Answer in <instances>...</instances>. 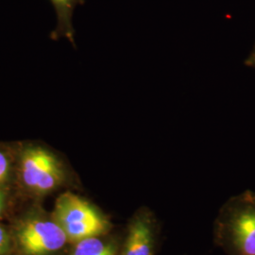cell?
<instances>
[{
	"label": "cell",
	"instance_id": "cell-7",
	"mask_svg": "<svg viewBox=\"0 0 255 255\" xmlns=\"http://www.w3.org/2000/svg\"><path fill=\"white\" fill-rule=\"evenodd\" d=\"M106 236L90 237L74 243L71 255H119V244Z\"/></svg>",
	"mask_w": 255,
	"mask_h": 255
},
{
	"label": "cell",
	"instance_id": "cell-6",
	"mask_svg": "<svg viewBox=\"0 0 255 255\" xmlns=\"http://www.w3.org/2000/svg\"><path fill=\"white\" fill-rule=\"evenodd\" d=\"M54 7L57 15V26L51 33V38L55 40L59 38H67L74 45V28L72 16L77 5L82 0H50Z\"/></svg>",
	"mask_w": 255,
	"mask_h": 255
},
{
	"label": "cell",
	"instance_id": "cell-4",
	"mask_svg": "<svg viewBox=\"0 0 255 255\" xmlns=\"http://www.w3.org/2000/svg\"><path fill=\"white\" fill-rule=\"evenodd\" d=\"M19 246L27 255H46L62 250L68 242L64 230L53 220L32 219L17 233Z\"/></svg>",
	"mask_w": 255,
	"mask_h": 255
},
{
	"label": "cell",
	"instance_id": "cell-1",
	"mask_svg": "<svg viewBox=\"0 0 255 255\" xmlns=\"http://www.w3.org/2000/svg\"><path fill=\"white\" fill-rule=\"evenodd\" d=\"M214 239L227 255H255V193L232 197L219 209Z\"/></svg>",
	"mask_w": 255,
	"mask_h": 255
},
{
	"label": "cell",
	"instance_id": "cell-5",
	"mask_svg": "<svg viewBox=\"0 0 255 255\" xmlns=\"http://www.w3.org/2000/svg\"><path fill=\"white\" fill-rule=\"evenodd\" d=\"M160 236L158 220L152 210L140 207L128 223L120 255H155Z\"/></svg>",
	"mask_w": 255,
	"mask_h": 255
},
{
	"label": "cell",
	"instance_id": "cell-11",
	"mask_svg": "<svg viewBox=\"0 0 255 255\" xmlns=\"http://www.w3.org/2000/svg\"><path fill=\"white\" fill-rule=\"evenodd\" d=\"M250 64H252V65H255V52H254V54L252 55V57L250 58Z\"/></svg>",
	"mask_w": 255,
	"mask_h": 255
},
{
	"label": "cell",
	"instance_id": "cell-9",
	"mask_svg": "<svg viewBox=\"0 0 255 255\" xmlns=\"http://www.w3.org/2000/svg\"><path fill=\"white\" fill-rule=\"evenodd\" d=\"M10 248L9 233L0 224V255H6Z\"/></svg>",
	"mask_w": 255,
	"mask_h": 255
},
{
	"label": "cell",
	"instance_id": "cell-10",
	"mask_svg": "<svg viewBox=\"0 0 255 255\" xmlns=\"http://www.w3.org/2000/svg\"><path fill=\"white\" fill-rule=\"evenodd\" d=\"M4 207H5V193L0 188V217L3 214Z\"/></svg>",
	"mask_w": 255,
	"mask_h": 255
},
{
	"label": "cell",
	"instance_id": "cell-8",
	"mask_svg": "<svg viewBox=\"0 0 255 255\" xmlns=\"http://www.w3.org/2000/svg\"><path fill=\"white\" fill-rule=\"evenodd\" d=\"M10 160L4 151L0 150V185L8 181L10 174Z\"/></svg>",
	"mask_w": 255,
	"mask_h": 255
},
{
	"label": "cell",
	"instance_id": "cell-2",
	"mask_svg": "<svg viewBox=\"0 0 255 255\" xmlns=\"http://www.w3.org/2000/svg\"><path fill=\"white\" fill-rule=\"evenodd\" d=\"M53 218L73 243L106 236L112 227L109 219L91 202L70 191L56 200Z\"/></svg>",
	"mask_w": 255,
	"mask_h": 255
},
{
	"label": "cell",
	"instance_id": "cell-3",
	"mask_svg": "<svg viewBox=\"0 0 255 255\" xmlns=\"http://www.w3.org/2000/svg\"><path fill=\"white\" fill-rule=\"evenodd\" d=\"M19 178L28 190L46 194L60 187L67 179L63 162L50 150L39 146L24 147L19 155Z\"/></svg>",
	"mask_w": 255,
	"mask_h": 255
}]
</instances>
